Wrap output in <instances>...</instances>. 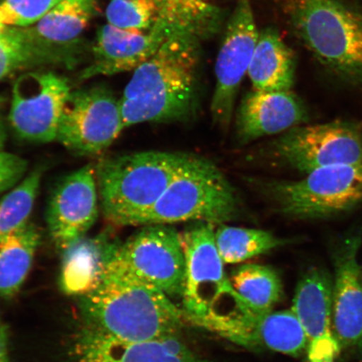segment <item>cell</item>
<instances>
[{
	"label": "cell",
	"instance_id": "obj_1",
	"mask_svg": "<svg viewBox=\"0 0 362 362\" xmlns=\"http://www.w3.org/2000/svg\"><path fill=\"white\" fill-rule=\"evenodd\" d=\"M200 37L172 34L134 70L119 100L124 129L146 122L188 119L198 103Z\"/></svg>",
	"mask_w": 362,
	"mask_h": 362
},
{
	"label": "cell",
	"instance_id": "obj_2",
	"mask_svg": "<svg viewBox=\"0 0 362 362\" xmlns=\"http://www.w3.org/2000/svg\"><path fill=\"white\" fill-rule=\"evenodd\" d=\"M81 311L87 327L130 343L178 334L185 319L170 297L136 277L115 252L100 284L83 297Z\"/></svg>",
	"mask_w": 362,
	"mask_h": 362
},
{
	"label": "cell",
	"instance_id": "obj_3",
	"mask_svg": "<svg viewBox=\"0 0 362 362\" xmlns=\"http://www.w3.org/2000/svg\"><path fill=\"white\" fill-rule=\"evenodd\" d=\"M197 158L184 153L144 151L99 162L95 173L103 216L115 226H134Z\"/></svg>",
	"mask_w": 362,
	"mask_h": 362
},
{
	"label": "cell",
	"instance_id": "obj_4",
	"mask_svg": "<svg viewBox=\"0 0 362 362\" xmlns=\"http://www.w3.org/2000/svg\"><path fill=\"white\" fill-rule=\"evenodd\" d=\"M285 12L321 64L346 83L362 85V13L341 0H287Z\"/></svg>",
	"mask_w": 362,
	"mask_h": 362
},
{
	"label": "cell",
	"instance_id": "obj_5",
	"mask_svg": "<svg viewBox=\"0 0 362 362\" xmlns=\"http://www.w3.org/2000/svg\"><path fill=\"white\" fill-rule=\"evenodd\" d=\"M240 210L238 197L226 176L214 163L197 157L134 226L223 223L237 218Z\"/></svg>",
	"mask_w": 362,
	"mask_h": 362
},
{
	"label": "cell",
	"instance_id": "obj_6",
	"mask_svg": "<svg viewBox=\"0 0 362 362\" xmlns=\"http://www.w3.org/2000/svg\"><path fill=\"white\" fill-rule=\"evenodd\" d=\"M185 260L181 296L184 318L200 321L252 311L234 291L224 271L215 240L214 224L200 223L180 233Z\"/></svg>",
	"mask_w": 362,
	"mask_h": 362
},
{
	"label": "cell",
	"instance_id": "obj_7",
	"mask_svg": "<svg viewBox=\"0 0 362 362\" xmlns=\"http://www.w3.org/2000/svg\"><path fill=\"white\" fill-rule=\"evenodd\" d=\"M270 192L279 211L293 218L345 214L362 204V163L324 167L300 180L275 182Z\"/></svg>",
	"mask_w": 362,
	"mask_h": 362
},
{
	"label": "cell",
	"instance_id": "obj_8",
	"mask_svg": "<svg viewBox=\"0 0 362 362\" xmlns=\"http://www.w3.org/2000/svg\"><path fill=\"white\" fill-rule=\"evenodd\" d=\"M124 129L120 103L103 86L71 90L59 123L57 140L79 156L105 151Z\"/></svg>",
	"mask_w": 362,
	"mask_h": 362
},
{
	"label": "cell",
	"instance_id": "obj_9",
	"mask_svg": "<svg viewBox=\"0 0 362 362\" xmlns=\"http://www.w3.org/2000/svg\"><path fill=\"white\" fill-rule=\"evenodd\" d=\"M273 149L280 160L309 174L324 167L362 163V124L351 121L301 126L275 140Z\"/></svg>",
	"mask_w": 362,
	"mask_h": 362
},
{
	"label": "cell",
	"instance_id": "obj_10",
	"mask_svg": "<svg viewBox=\"0 0 362 362\" xmlns=\"http://www.w3.org/2000/svg\"><path fill=\"white\" fill-rule=\"evenodd\" d=\"M119 243L115 257L139 279L167 296L181 298L185 260L180 233L168 225H148Z\"/></svg>",
	"mask_w": 362,
	"mask_h": 362
},
{
	"label": "cell",
	"instance_id": "obj_11",
	"mask_svg": "<svg viewBox=\"0 0 362 362\" xmlns=\"http://www.w3.org/2000/svg\"><path fill=\"white\" fill-rule=\"evenodd\" d=\"M71 92L67 79L52 71L21 75L13 85L8 115L13 133L27 142L57 140L63 108Z\"/></svg>",
	"mask_w": 362,
	"mask_h": 362
},
{
	"label": "cell",
	"instance_id": "obj_12",
	"mask_svg": "<svg viewBox=\"0 0 362 362\" xmlns=\"http://www.w3.org/2000/svg\"><path fill=\"white\" fill-rule=\"evenodd\" d=\"M259 35L251 0H238L215 66L216 83L211 110L214 121L223 128L232 119L234 103L247 74Z\"/></svg>",
	"mask_w": 362,
	"mask_h": 362
},
{
	"label": "cell",
	"instance_id": "obj_13",
	"mask_svg": "<svg viewBox=\"0 0 362 362\" xmlns=\"http://www.w3.org/2000/svg\"><path fill=\"white\" fill-rule=\"evenodd\" d=\"M196 325L249 349L297 356L307 348L304 329L292 309L260 314L249 311L200 321Z\"/></svg>",
	"mask_w": 362,
	"mask_h": 362
},
{
	"label": "cell",
	"instance_id": "obj_14",
	"mask_svg": "<svg viewBox=\"0 0 362 362\" xmlns=\"http://www.w3.org/2000/svg\"><path fill=\"white\" fill-rule=\"evenodd\" d=\"M99 197L96 173L87 165L59 182L49 199L47 225L52 241L62 251L84 238L96 223Z\"/></svg>",
	"mask_w": 362,
	"mask_h": 362
},
{
	"label": "cell",
	"instance_id": "obj_15",
	"mask_svg": "<svg viewBox=\"0 0 362 362\" xmlns=\"http://www.w3.org/2000/svg\"><path fill=\"white\" fill-rule=\"evenodd\" d=\"M307 339L308 362H336L341 347L333 327V279L313 267L298 283L291 308Z\"/></svg>",
	"mask_w": 362,
	"mask_h": 362
},
{
	"label": "cell",
	"instance_id": "obj_16",
	"mask_svg": "<svg viewBox=\"0 0 362 362\" xmlns=\"http://www.w3.org/2000/svg\"><path fill=\"white\" fill-rule=\"evenodd\" d=\"M74 362H208L178 337L124 342L84 325L74 339Z\"/></svg>",
	"mask_w": 362,
	"mask_h": 362
},
{
	"label": "cell",
	"instance_id": "obj_17",
	"mask_svg": "<svg viewBox=\"0 0 362 362\" xmlns=\"http://www.w3.org/2000/svg\"><path fill=\"white\" fill-rule=\"evenodd\" d=\"M361 233L344 238L332 257L333 327L341 349L356 346L362 337V274L358 262Z\"/></svg>",
	"mask_w": 362,
	"mask_h": 362
},
{
	"label": "cell",
	"instance_id": "obj_18",
	"mask_svg": "<svg viewBox=\"0 0 362 362\" xmlns=\"http://www.w3.org/2000/svg\"><path fill=\"white\" fill-rule=\"evenodd\" d=\"M170 35L158 24L147 33H131L106 24L98 30L93 61L80 79L135 70L155 54Z\"/></svg>",
	"mask_w": 362,
	"mask_h": 362
},
{
	"label": "cell",
	"instance_id": "obj_19",
	"mask_svg": "<svg viewBox=\"0 0 362 362\" xmlns=\"http://www.w3.org/2000/svg\"><path fill=\"white\" fill-rule=\"evenodd\" d=\"M308 120L304 103L291 90H252L239 107L237 131L240 141L284 133Z\"/></svg>",
	"mask_w": 362,
	"mask_h": 362
},
{
	"label": "cell",
	"instance_id": "obj_20",
	"mask_svg": "<svg viewBox=\"0 0 362 362\" xmlns=\"http://www.w3.org/2000/svg\"><path fill=\"white\" fill-rule=\"evenodd\" d=\"M74 45H56L39 40L27 27H8L0 34V81L17 71L44 65H74Z\"/></svg>",
	"mask_w": 362,
	"mask_h": 362
},
{
	"label": "cell",
	"instance_id": "obj_21",
	"mask_svg": "<svg viewBox=\"0 0 362 362\" xmlns=\"http://www.w3.org/2000/svg\"><path fill=\"white\" fill-rule=\"evenodd\" d=\"M117 244L104 237L81 239L64 251L61 288L67 296H87L100 284Z\"/></svg>",
	"mask_w": 362,
	"mask_h": 362
},
{
	"label": "cell",
	"instance_id": "obj_22",
	"mask_svg": "<svg viewBox=\"0 0 362 362\" xmlns=\"http://www.w3.org/2000/svg\"><path fill=\"white\" fill-rule=\"evenodd\" d=\"M247 74L255 90H291L296 75V60L275 29L259 31Z\"/></svg>",
	"mask_w": 362,
	"mask_h": 362
},
{
	"label": "cell",
	"instance_id": "obj_23",
	"mask_svg": "<svg viewBox=\"0 0 362 362\" xmlns=\"http://www.w3.org/2000/svg\"><path fill=\"white\" fill-rule=\"evenodd\" d=\"M40 241L42 234L30 221L0 241V297L7 300L19 293Z\"/></svg>",
	"mask_w": 362,
	"mask_h": 362
},
{
	"label": "cell",
	"instance_id": "obj_24",
	"mask_svg": "<svg viewBox=\"0 0 362 362\" xmlns=\"http://www.w3.org/2000/svg\"><path fill=\"white\" fill-rule=\"evenodd\" d=\"M98 10V0H63L42 20L27 27L43 42L68 45L76 43Z\"/></svg>",
	"mask_w": 362,
	"mask_h": 362
},
{
	"label": "cell",
	"instance_id": "obj_25",
	"mask_svg": "<svg viewBox=\"0 0 362 362\" xmlns=\"http://www.w3.org/2000/svg\"><path fill=\"white\" fill-rule=\"evenodd\" d=\"M230 281L234 291L255 313L273 311L283 296L281 279L269 266L243 264L233 271Z\"/></svg>",
	"mask_w": 362,
	"mask_h": 362
},
{
	"label": "cell",
	"instance_id": "obj_26",
	"mask_svg": "<svg viewBox=\"0 0 362 362\" xmlns=\"http://www.w3.org/2000/svg\"><path fill=\"white\" fill-rule=\"evenodd\" d=\"M215 240L221 259L229 264L264 255L289 243L267 230L224 225L216 230Z\"/></svg>",
	"mask_w": 362,
	"mask_h": 362
},
{
	"label": "cell",
	"instance_id": "obj_27",
	"mask_svg": "<svg viewBox=\"0 0 362 362\" xmlns=\"http://www.w3.org/2000/svg\"><path fill=\"white\" fill-rule=\"evenodd\" d=\"M42 173L35 170L0 201V241L29 221Z\"/></svg>",
	"mask_w": 362,
	"mask_h": 362
},
{
	"label": "cell",
	"instance_id": "obj_28",
	"mask_svg": "<svg viewBox=\"0 0 362 362\" xmlns=\"http://www.w3.org/2000/svg\"><path fill=\"white\" fill-rule=\"evenodd\" d=\"M167 0H110L108 24L131 33H147L160 21Z\"/></svg>",
	"mask_w": 362,
	"mask_h": 362
},
{
	"label": "cell",
	"instance_id": "obj_29",
	"mask_svg": "<svg viewBox=\"0 0 362 362\" xmlns=\"http://www.w3.org/2000/svg\"><path fill=\"white\" fill-rule=\"evenodd\" d=\"M63 0H3L0 16L4 25L29 27L37 23Z\"/></svg>",
	"mask_w": 362,
	"mask_h": 362
},
{
	"label": "cell",
	"instance_id": "obj_30",
	"mask_svg": "<svg viewBox=\"0 0 362 362\" xmlns=\"http://www.w3.org/2000/svg\"><path fill=\"white\" fill-rule=\"evenodd\" d=\"M28 170L25 158L0 151V196L15 188Z\"/></svg>",
	"mask_w": 362,
	"mask_h": 362
},
{
	"label": "cell",
	"instance_id": "obj_31",
	"mask_svg": "<svg viewBox=\"0 0 362 362\" xmlns=\"http://www.w3.org/2000/svg\"><path fill=\"white\" fill-rule=\"evenodd\" d=\"M0 362H11L8 355V334L7 325L0 317Z\"/></svg>",
	"mask_w": 362,
	"mask_h": 362
},
{
	"label": "cell",
	"instance_id": "obj_32",
	"mask_svg": "<svg viewBox=\"0 0 362 362\" xmlns=\"http://www.w3.org/2000/svg\"><path fill=\"white\" fill-rule=\"evenodd\" d=\"M7 138L6 129L4 122L0 119V151H2Z\"/></svg>",
	"mask_w": 362,
	"mask_h": 362
},
{
	"label": "cell",
	"instance_id": "obj_33",
	"mask_svg": "<svg viewBox=\"0 0 362 362\" xmlns=\"http://www.w3.org/2000/svg\"><path fill=\"white\" fill-rule=\"evenodd\" d=\"M6 28V25L4 24L1 16H0V34H1Z\"/></svg>",
	"mask_w": 362,
	"mask_h": 362
},
{
	"label": "cell",
	"instance_id": "obj_34",
	"mask_svg": "<svg viewBox=\"0 0 362 362\" xmlns=\"http://www.w3.org/2000/svg\"><path fill=\"white\" fill-rule=\"evenodd\" d=\"M356 346L359 348V350L361 351V354L362 355V337H361L358 344H357Z\"/></svg>",
	"mask_w": 362,
	"mask_h": 362
},
{
	"label": "cell",
	"instance_id": "obj_35",
	"mask_svg": "<svg viewBox=\"0 0 362 362\" xmlns=\"http://www.w3.org/2000/svg\"><path fill=\"white\" fill-rule=\"evenodd\" d=\"M4 102H6V98H4L1 95H0V107L4 105Z\"/></svg>",
	"mask_w": 362,
	"mask_h": 362
},
{
	"label": "cell",
	"instance_id": "obj_36",
	"mask_svg": "<svg viewBox=\"0 0 362 362\" xmlns=\"http://www.w3.org/2000/svg\"><path fill=\"white\" fill-rule=\"evenodd\" d=\"M361 274H362V269H361Z\"/></svg>",
	"mask_w": 362,
	"mask_h": 362
},
{
	"label": "cell",
	"instance_id": "obj_37",
	"mask_svg": "<svg viewBox=\"0 0 362 362\" xmlns=\"http://www.w3.org/2000/svg\"><path fill=\"white\" fill-rule=\"evenodd\" d=\"M361 1H362V0H361Z\"/></svg>",
	"mask_w": 362,
	"mask_h": 362
}]
</instances>
